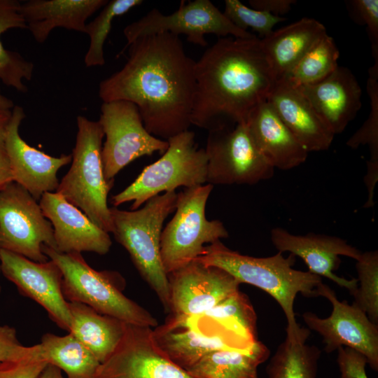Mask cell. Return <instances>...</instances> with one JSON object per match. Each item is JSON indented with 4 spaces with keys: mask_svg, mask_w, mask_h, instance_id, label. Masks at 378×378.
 I'll list each match as a JSON object with an SVG mask.
<instances>
[{
    "mask_svg": "<svg viewBox=\"0 0 378 378\" xmlns=\"http://www.w3.org/2000/svg\"><path fill=\"white\" fill-rule=\"evenodd\" d=\"M367 92L370 100V112L368 119L346 141L356 149L361 145L368 146L370 158L367 162L378 164V71L370 69Z\"/></svg>",
    "mask_w": 378,
    "mask_h": 378,
    "instance_id": "e575fe53",
    "label": "cell"
},
{
    "mask_svg": "<svg viewBox=\"0 0 378 378\" xmlns=\"http://www.w3.org/2000/svg\"><path fill=\"white\" fill-rule=\"evenodd\" d=\"M309 335L302 327L295 337L286 336L266 367L267 378H317L321 352L306 344Z\"/></svg>",
    "mask_w": 378,
    "mask_h": 378,
    "instance_id": "f1b7e54d",
    "label": "cell"
},
{
    "mask_svg": "<svg viewBox=\"0 0 378 378\" xmlns=\"http://www.w3.org/2000/svg\"><path fill=\"white\" fill-rule=\"evenodd\" d=\"M123 67L99 85L103 102L134 104L146 130L167 141L188 130L195 92V61L178 36L169 32L141 36L128 46Z\"/></svg>",
    "mask_w": 378,
    "mask_h": 378,
    "instance_id": "6da1fadb",
    "label": "cell"
},
{
    "mask_svg": "<svg viewBox=\"0 0 378 378\" xmlns=\"http://www.w3.org/2000/svg\"><path fill=\"white\" fill-rule=\"evenodd\" d=\"M26 115L15 106L6 129V147L13 181L24 188L36 200L45 192L56 191L58 170L72 160L71 154L50 156L29 146L20 135L19 128Z\"/></svg>",
    "mask_w": 378,
    "mask_h": 378,
    "instance_id": "e0dca14e",
    "label": "cell"
},
{
    "mask_svg": "<svg viewBox=\"0 0 378 378\" xmlns=\"http://www.w3.org/2000/svg\"><path fill=\"white\" fill-rule=\"evenodd\" d=\"M350 4L358 22L367 26L372 55L374 64H378V1L354 0Z\"/></svg>",
    "mask_w": 378,
    "mask_h": 378,
    "instance_id": "74e56055",
    "label": "cell"
},
{
    "mask_svg": "<svg viewBox=\"0 0 378 378\" xmlns=\"http://www.w3.org/2000/svg\"><path fill=\"white\" fill-rule=\"evenodd\" d=\"M0 249H1V248H0ZM0 272H1V270H0Z\"/></svg>",
    "mask_w": 378,
    "mask_h": 378,
    "instance_id": "bcb514c9",
    "label": "cell"
},
{
    "mask_svg": "<svg viewBox=\"0 0 378 378\" xmlns=\"http://www.w3.org/2000/svg\"><path fill=\"white\" fill-rule=\"evenodd\" d=\"M170 312L201 316L239 290L240 282L226 271L193 260L169 274Z\"/></svg>",
    "mask_w": 378,
    "mask_h": 378,
    "instance_id": "2e32d148",
    "label": "cell"
},
{
    "mask_svg": "<svg viewBox=\"0 0 378 378\" xmlns=\"http://www.w3.org/2000/svg\"><path fill=\"white\" fill-rule=\"evenodd\" d=\"M12 110H0V189L13 181L11 169L6 147V129Z\"/></svg>",
    "mask_w": 378,
    "mask_h": 378,
    "instance_id": "60d3db41",
    "label": "cell"
},
{
    "mask_svg": "<svg viewBox=\"0 0 378 378\" xmlns=\"http://www.w3.org/2000/svg\"><path fill=\"white\" fill-rule=\"evenodd\" d=\"M46 365L38 360L1 362L0 378H36Z\"/></svg>",
    "mask_w": 378,
    "mask_h": 378,
    "instance_id": "ab89813d",
    "label": "cell"
},
{
    "mask_svg": "<svg viewBox=\"0 0 378 378\" xmlns=\"http://www.w3.org/2000/svg\"><path fill=\"white\" fill-rule=\"evenodd\" d=\"M246 125L255 146L274 169H291L306 160L309 152L267 101L252 111Z\"/></svg>",
    "mask_w": 378,
    "mask_h": 378,
    "instance_id": "603a6c76",
    "label": "cell"
},
{
    "mask_svg": "<svg viewBox=\"0 0 378 378\" xmlns=\"http://www.w3.org/2000/svg\"><path fill=\"white\" fill-rule=\"evenodd\" d=\"M267 102L308 152L329 148L335 134L307 98L287 78L275 82Z\"/></svg>",
    "mask_w": 378,
    "mask_h": 378,
    "instance_id": "44dd1931",
    "label": "cell"
},
{
    "mask_svg": "<svg viewBox=\"0 0 378 378\" xmlns=\"http://www.w3.org/2000/svg\"><path fill=\"white\" fill-rule=\"evenodd\" d=\"M208 132L206 183L253 185L274 175V169L255 146L246 124Z\"/></svg>",
    "mask_w": 378,
    "mask_h": 378,
    "instance_id": "9c48e42d",
    "label": "cell"
},
{
    "mask_svg": "<svg viewBox=\"0 0 378 378\" xmlns=\"http://www.w3.org/2000/svg\"><path fill=\"white\" fill-rule=\"evenodd\" d=\"M167 141L168 148L162 157L146 167L129 186L111 197L114 207L132 201L130 209L136 210L162 192L206 183L207 157L204 148H198L195 133L187 130Z\"/></svg>",
    "mask_w": 378,
    "mask_h": 378,
    "instance_id": "52a82bcc",
    "label": "cell"
},
{
    "mask_svg": "<svg viewBox=\"0 0 378 378\" xmlns=\"http://www.w3.org/2000/svg\"><path fill=\"white\" fill-rule=\"evenodd\" d=\"M340 51L333 38L326 34L302 57L286 78L295 86L318 83L338 66Z\"/></svg>",
    "mask_w": 378,
    "mask_h": 378,
    "instance_id": "1f68e13d",
    "label": "cell"
},
{
    "mask_svg": "<svg viewBox=\"0 0 378 378\" xmlns=\"http://www.w3.org/2000/svg\"><path fill=\"white\" fill-rule=\"evenodd\" d=\"M71 314L69 333L83 344L100 363L107 360L119 344L125 323L101 314L86 304L69 302Z\"/></svg>",
    "mask_w": 378,
    "mask_h": 378,
    "instance_id": "484cf974",
    "label": "cell"
},
{
    "mask_svg": "<svg viewBox=\"0 0 378 378\" xmlns=\"http://www.w3.org/2000/svg\"><path fill=\"white\" fill-rule=\"evenodd\" d=\"M270 354L267 346L257 340L246 350L213 351L187 371L195 378H258V368Z\"/></svg>",
    "mask_w": 378,
    "mask_h": 378,
    "instance_id": "4316f807",
    "label": "cell"
},
{
    "mask_svg": "<svg viewBox=\"0 0 378 378\" xmlns=\"http://www.w3.org/2000/svg\"><path fill=\"white\" fill-rule=\"evenodd\" d=\"M142 3L141 0L108 1L99 14L86 24L85 34L90 37L89 48L84 58L87 67L105 64L104 45L111 31L113 21Z\"/></svg>",
    "mask_w": 378,
    "mask_h": 378,
    "instance_id": "d6a6232c",
    "label": "cell"
},
{
    "mask_svg": "<svg viewBox=\"0 0 378 378\" xmlns=\"http://www.w3.org/2000/svg\"><path fill=\"white\" fill-rule=\"evenodd\" d=\"M108 0H29L20 13L35 41L44 43L52 29L64 28L85 33L87 20Z\"/></svg>",
    "mask_w": 378,
    "mask_h": 378,
    "instance_id": "cb8c5ba5",
    "label": "cell"
},
{
    "mask_svg": "<svg viewBox=\"0 0 378 378\" xmlns=\"http://www.w3.org/2000/svg\"><path fill=\"white\" fill-rule=\"evenodd\" d=\"M213 187L206 183L185 188L177 194L175 214L160 237V256L167 274L202 255L205 244L228 237L220 220L206 218V204Z\"/></svg>",
    "mask_w": 378,
    "mask_h": 378,
    "instance_id": "ba28073f",
    "label": "cell"
},
{
    "mask_svg": "<svg viewBox=\"0 0 378 378\" xmlns=\"http://www.w3.org/2000/svg\"><path fill=\"white\" fill-rule=\"evenodd\" d=\"M42 245L56 250L51 223L31 195L12 181L0 189V248L43 262Z\"/></svg>",
    "mask_w": 378,
    "mask_h": 378,
    "instance_id": "30bf717a",
    "label": "cell"
},
{
    "mask_svg": "<svg viewBox=\"0 0 378 378\" xmlns=\"http://www.w3.org/2000/svg\"><path fill=\"white\" fill-rule=\"evenodd\" d=\"M39 205L52 225L56 251L65 253L88 251L99 255L109 251L112 241L108 233L59 193L45 192Z\"/></svg>",
    "mask_w": 378,
    "mask_h": 378,
    "instance_id": "ffe728a7",
    "label": "cell"
},
{
    "mask_svg": "<svg viewBox=\"0 0 378 378\" xmlns=\"http://www.w3.org/2000/svg\"><path fill=\"white\" fill-rule=\"evenodd\" d=\"M169 32L184 34L190 43L205 47V34H214L221 37L233 36L251 38L257 36L233 24L214 4L209 0L182 1L175 12L164 15L153 9L137 21L127 25L123 34L127 43L119 55L141 36Z\"/></svg>",
    "mask_w": 378,
    "mask_h": 378,
    "instance_id": "7c38bea8",
    "label": "cell"
},
{
    "mask_svg": "<svg viewBox=\"0 0 378 378\" xmlns=\"http://www.w3.org/2000/svg\"><path fill=\"white\" fill-rule=\"evenodd\" d=\"M337 350L340 378H368L365 370L368 363L363 354L346 346H340Z\"/></svg>",
    "mask_w": 378,
    "mask_h": 378,
    "instance_id": "f35d334b",
    "label": "cell"
},
{
    "mask_svg": "<svg viewBox=\"0 0 378 378\" xmlns=\"http://www.w3.org/2000/svg\"><path fill=\"white\" fill-rule=\"evenodd\" d=\"M0 270L22 295L38 303L58 327L69 332L72 318L62 293V272L54 261L37 262L1 248Z\"/></svg>",
    "mask_w": 378,
    "mask_h": 378,
    "instance_id": "5bb4252c",
    "label": "cell"
},
{
    "mask_svg": "<svg viewBox=\"0 0 378 378\" xmlns=\"http://www.w3.org/2000/svg\"><path fill=\"white\" fill-rule=\"evenodd\" d=\"M281 252L269 257L243 255L226 247L220 241L206 246L202 255L195 259L206 266L219 267L237 279L255 286L272 297L282 309L287 321L286 336L294 338L300 328L293 310L298 293L316 297V290L321 277L309 271L293 268L295 256L285 258Z\"/></svg>",
    "mask_w": 378,
    "mask_h": 378,
    "instance_id": "3957f363",
    "label": "cell"
},
{
    "mask_svg": "<svg viewBox=\"0 0 378 378\" xmlns=\"http://www.w3.org/2000/svg\"><path fill=\"white\" fill-rule=\"evenodd\" d=\"M358 286L351 294L356 307L363 311L372 322L378 323V251L361 253L356 260Z\"/></svg>",
    "mask_w": 378,
    "mask_h": 378,
    "instance_id": "836d02e7",
    "label": "cell"
},
{
    "mask_svg": "<svg viewBox=\"0 0 378 378\" xmlns=\"http://www.w3.org/2000/svg\"><path fill=\"white\" fill-rule=\"evenodd\" d=\"M36 378H65L62 370L56 366L47 363Z\"/></svg>",
    "mask_w": 378,
    "mask_h": 378,
    "instance_id": "7bdbcfd3",
    "label": "cell"
},
{
    "mask_svg": "<svg viewBox=\"0 0 378 378\" xmlns=\"http://www.w3.org/2000/svg\"><path fill=\"white\" fill-rule=\"evenodd\" d=\"M206 322V326L195 324L208 331L227 334L249 344L257 340V316L248 296L238 290L204 314L193 317Z\"/></svg>",
    "mask_w": 378,
    "mask_h": 378,
    "instance_id": "83f0119b",
    "label": "cell"
},
{
    "mask_svg": "<svg viewBox=\"0 0 378 378\" xmlns=\"http://www.w3.org/2000/svg\"><path fill=\"white\" fill-rule=\"evenodd\" d=\"M78 132L71 155V166L56 190L99 228L109 233L113 227L108 195L113 181L104 174L102 149L104 136L99 121L77 117Z\"/></svg>",
    "mask_w": 378,
    "mask_h": 378,
    "instance_id": "8992f818",
    "label": "cell"
},
{
    "mask_svg": "<svg viewBox=\"0 0 378 378\" xmlns=\"http://www.w3.org/2000/svg\"><path fill=\"white\" fill-rule=\"evenodd\" d=\"M296 1L294 0H250L251 6L256 10L266 11L276 16L288 13L293 4Z\"/></svg>",
    "mask_w": 378,
    "mask_h": 378,
    "instance_id": "b9f144b4",
    "label": "cell"
},
{
    "mask_svg": "<svg viewBox=\"0 0 378 378\" xmlns=\"http://www.w3.org/2000/svg\"><path fill=\"white\" fill-rule=\"evenodd\" d=\"M191 124L208 131L246 124L276 80L261 40L219 38L195 61Z\"/></svg>",
    "mask_w": 378,
    "mask_h": 378,
    "instance_id": "7a4b0ae2",
    "label": "cell"
},
{
    "mask_svg": "<svg viewBox=\"0 0 378 378\" xmlns=\"http://www.w3.org/2000/svg\"><path fill=\"white\" fill-rule=\"evenodd\" d=\"M21 3L16 0H0V37L10 29H27L20 13ZM34 72V64L19 52L6 50L0 39V80L6 85L26 93L23 80H30Z\"/></svg>",
    "mask_w": 378,
    "mask_h": 378,
    "instance_id": "4dcf8cb0",
    "label": "cell"
},
{
    "mask_svg": "<svg viewBox=\"0 0 378 378\" xmlns=\"http://www.w3.org/2000/svg\"><path fill=\"white\" fill-rule=\"evenodd\" d=\"M1 286H0V293H1Z\"/></svg>",
    "mask_w": 378,
    "mask_h": 378,
    "instance_id": "f6af8a7d",
    "label": "cell"
},
{
    "mask_svg": "<svg viewBox=\"0 0 378 378\" xmlns=\"http://www.w3.org/2000/svg\"><path fill=\"white\" fill-rule=\"evenodd\" d=\"M42 251L60 268L62 293L68 302L86 304L127 324L151 328L158 326L149 312L122 293L125 282L118 272L93 269L80 253H61L46 245H42Z\"/></svg>",
    "mask_w": 378,
    "mask_h": 378,
    "instance_id": "5b68a950",
    "label": "cell"
},
{
    "mask_svg": "<svg viewBox=\"0 0 378 378\" xmlns=\"http://www.w3.org/2000/svg\"><path fill=\"white\" fill-rule=\"evenodd\" d=\"M316 296L324 297L331 303L330 315L321 318L305 312L302 317L309 330L322 337L325 351L330 354L340 346L351 348L363 354L371 368L377 371L378 326L354 304L339 300L335 291L323 282L317 286Z\"/></svg>",
    "mask_w": 378,
    "mask_h": 378,
    "instance_id": "4fadbf2b",
    "label": "cell"
},
{
    "mask_svg": "<svg viewBox=\"0 0 378 378\" xmlns=\"http://www.w3.org/2000/svg\"><path fill=\"white\" fill-rule=\"evenodd\" d=\"M40 344L43 360L64 371L66 378H94L100 363L72 334L46 333Z\"/></svg>",
    "mask_w": 378,
    "mask_h": 378,
    "instance_id": "f546056e",
    "label": "cell"
},
{
    "mask_svg": "<svg viewBox=\"0 0 378 378\" xmlns=\"http://www.w3.org/2000/svg\"><path fill=\"white\" fill-rule=\"evenodd\" d=\"M177 193L164 192L149 199L141 209L110 208L115 239L129 253L141 277L170 312L169 286L160 256L163 223L175 211Z\"/></svg>",
    "mask_w": 378,
    "mask_h": 378,
    "instance_id": "277c9868",
    "label": "cell"
},
{
    "mask_svg": "<svg viewBox=\"0 0 378 378\" xmlns=\"http://www.w3.org/2000/svg\"><path fill=\"white\" fill-rule=\"evenodd\" d=\"M152 329L125 323L119 344L94 378H195L160 351Z\"/></svg>",
    "mask_w": 378,
    "mask_h": 378,
    "instance_id": "9a60e30c",
    "label": "cell"
},
{
    "mask_svg": "<svg viewBox=\"0 0 378 378\" xmlns=\"http://www.w3.org/2000/svg\"><path fill=\"white\" fill-rule=\"evenodd\" d=\"M14 106L13 102L2 94L0 89V110H12Z\"/></svg>",
    "mask_w": 378,
    "mask_h": 378,
    "instance_id": "ee69618b",
    "label": "cell"
},
{
    "mask_svg": "<svg viewBox=\"0 0 378 378\" xmlns=\"http://www.w3.org/2000/svg\"><path fill=\"white\" fill-rule=\"evenodd\" d=\"M24 360H43L41 344L25 346L18 340L13 327L0 326V363Z\"/></svg>",
    "mask_w": 378,
    "mask_h": 378,
    "instance_id": "8d00e7d4",
    "label": "cell"
},
{
    "mask_svg": "<svg viewBox=\"0 0 378 378\" xmlns=\"http://www.w3.org/2000/svg\"><path fill=\"white\" fill-rule=\"evenodd\" d=\"M223 14L239 29L243 31L252 29L260 39L269 36L275 24L286 20L281 16L248 8L238 0H225Z\"/></svg>",
    "mask_w": 378,
    "mask_h": 378,
    "instance_id": "d590c367",
    "label": "cell"
},
{
    "mask_svg": "<svg viewBox=\"0 0 378 378\" xmlns=\"http://www.w3.org/2000/svg\"><path fill=\"white\" fill-rule=\"evenodd\" d=\"M326 33L325 26L303 18L260 39L276 81L287 78L307 52Z\"/></svg>",
    "mask_w": 378,
    "mask_h": 378,
    "instance_id": "d4e9b609",
    "label": "cell"
},
{
    "mask_svg": "<svg viewBox=\"0 0 378 378\" xmlns=\"http://www.w3.org/2000/svg\"><path fill=\"white\" fill-rule=\"evenodd\" d=\"M297 87L335 135L344 130L361 107V88L344 66L318 83Z\"/></svg>",
    "mask_w": 378,
    "mask_h": 378,
    "instance_id": "7402d4cb",
    "label": "cell"
},
{
    "mask_svg": "<svg viewBox=\"0 0 378 378\" xmlns=\"http://www.w3.org/2000/svg\"><path fill=\"white\" fill-rule=\"evenodd\" d=\"M106 141L102 149L104 174L113 181L115 175L136 159L164 154L166 140L150 134L145 128L137 106L127 101L103 102L99 120Z\"/></svg>",
    "mask_w": 378,
    "mask_h": 378,
    "instance_id": "8fae6325",
    "label": "cell"
},
{
    "mask_svg": "<svg viewBox=\"0 0 378 378\" xmlns=\"http://www.w3.org/2000/svg\"><path fill=\"white\" fill-rule=\"evenodd\" d=\"M271 241L279 252H290L303 260L308 271L323 276L346 288L351 294L356 289L357 279H346L334 273L344 255L357 260L361 252L340 237L308 233L298 235L282 227H274L270 232Z\"/></svg>",
    "mask_w": 378,
    "mask_h": 378,
    "instance_id": "ac0fdd59",
    "label": "cell"
},
{
    "mask_svg": "<svg viewBox=\"0 0 378 378\" xmlns=\"http://www.w3.org/2000/svg\"><path fill=\"white\" fill-rule=\"evenodd\" d=\"M152 335L160 351L186 370L213 351L246 350L253 345L228 335L204 331L187 317L172 314L164 324L152 329Z\"/></svg>",
    "mask_w": 378,
    "mask_h": 378,
    "instance_id": "d6986e66",
    "label": "cell"
}]
</instances>
